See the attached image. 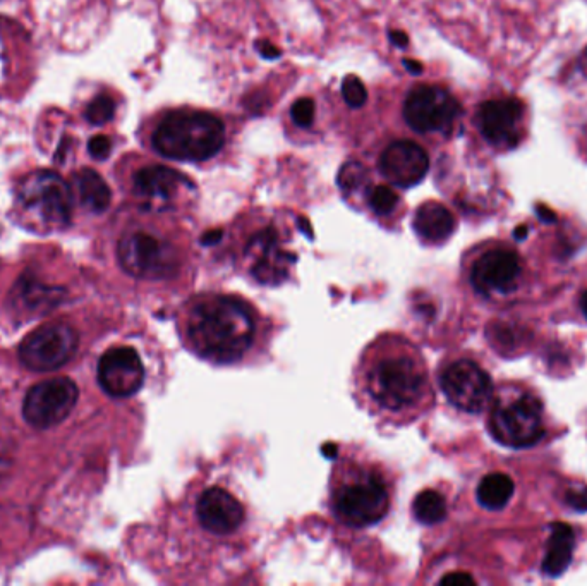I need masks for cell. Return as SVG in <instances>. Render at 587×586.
Listing matches in <instances>:
<instances>
[{"mask_svg":"<svg viewBox=\"0 0 587 586\" xmlns=\"http://www.w3.org/2000/svg\"><path fill=\"white\" fill-rule=\"evenodd\" d=\"M255 317L244 301L208 296L191 308L186 318L189 346L213 363H236L255 339Z\"/></svg>","mask_w":587,"mask_h":586,"instance_id":"cell-1","label":"cell"},{"mask_svg":"<svg viewBox=\"0 0 587 586\" xmlns=\"http://www.w3.org/2000/svg\"><path fill=\"white\" fill-rule=\"evenodd\" d=\"M366 389L378 408L404 415L418 408L428 394L423 361L407 349L380 356L368 370Z\"/></svg>","mask_w":587,"mask_h":586,"instance_id":"cell-2","label":"cell"},{"mask_svg":"<svg viewBox=\"0 0 587 586\" xmlns=\"http://www.w3.org/2000/svg\"><path fill=\"white\" fill-rule=\"evenodd\" d=\"M224 141V124L206 112H172L153 135L155 150L179 162L212 159L222 150Z\"/></svg>","mask_w":587,"mask_h":586,"instance_id":"cell-3","label":"cell"},{"mask_svg":"<svg viewBox=\"0 0 587 586\" xmlns=\"http://www.w3.org/2000/svg\"><path fill=\"white\" fill-rule=\"evenodd\" d=\"M16 202L26 224L38 231H59L71 222L73 190L57 172L28 174L18 186Z\"/></svg>","mask_w":587,"mask_h":586,"instance_id":"cell-4","label":"cell"},{"mask_svg":"<svg viewBox=\"0 0 587 586\" xmlns=\"http://www.w3.org/2000/svg\"><path fill=\"white\" fill-rule=\"evenodd\" d=\"M390 497L382 478L359 475L333 492V509L345 525L363 528L378 523L388 513Z\"/></svg>","mask_w":587,"mask_h":586,"instance_id":"cell-5","label":"cell"},{"mask_svg":"<svg viewBox=\"0 0 587 586\" xmlns=\"http://www.w3.org/2000/svg\"><path fill=\"white\" fill-rule=\"evenodd\" d=\"M491 434L512 449H524L538 444L543 434V406L529 394L515 397L510 403L498 404L491 413Z\"/></svg>","mask_w":587,"mask_h":586,"instance_id":"cell-6","label":"cell"},{"mask_svg":"<svg viewBox=\"0 0 587 586\" xmlns=\"http://www.w3.org/2000/svg\"><path fill=\"white\" fill-rule=\"evenodd\" d=\"M78 346V332L71 325H40L21 342L19 361L31 372H54L73 360Z\"/></svg>","mask_w":587,"mask_h":586,"instance_id":"cell-7","label":"cell"},{"mask_svg":"<svg viewBox=\"0 0 587 586\" xmlns=\"http://www.w3.org/2000/svg\"><path fill=\"white\" fill-rule=\"evenodd\" d=\"M78 385L66 377L43 380L26 392L23 416L31 427L47 430L61 425L78 403Z\"/></svg>","mask_w":587,"mask_h":586,"instance_id":"cell-8","label":"cell"},{"mask_svg":"<svg viewBox=\"0 0 587 586\" xmlns=\"http://www.w3.org/2000/svg\"><path fill=\"white\" fill-rule=\"evenodd\" d=\"M122 269L138 279H162L176 269V258L164 241L146 232H134L119 243Z\"/></svg>","mask_w":587,"mask_h":586,"instance_id":"cell-9","label":"cell"},{"mask_svg":"<svg viewBox=\"0 0 587 586\" xmlns=\"http://www.w3.org/2000/svg\"><path fill=\"white\" fill-rule=\"evenodd\" d=\"M460 107L450 93L440 86H419L404 104L407 124L418 133H435L452 128Z\"/></svg>","mask_w":587,"mask_h":586,"instance_id":"cell-10","label":"cell"},{"mask_svg":"<svg viewBox=\"0 0 587 586\" xmlns=\"http://www.w3.org/2000/svg\"><path fill=\"white\" fill-rule=\"evenodd\" d=\"M440 384L448 401L466 413H481L493 396L490 375L474 361L452 363L442 373Z\"/></svg>","mask_w":587,"mask_h":586,"instance_id":"cell-11","label":"cell"},{"mask_svg":"<svg viewBox=\"0 0 587 586\" xmlns=\"http://www.w3.org/2000/svg\"><path fill=\"white\" fill-rule=\"evenodd\" d=\"M98 384L112 397H131L145 382V367L136 349L112 348L98 361Z\"/></svg>","mask_w":587,"mask_h":586,"instance_id":"cell-12","label":"cell"},{"mask_svg":"<svg viewBox=\"0 0 587 586\" xmlns=\"http://www.w3.org/2000/svg\"><path fill=\"white\" fill-rule=\"evenodd\" d=\"M481 135L498 148H514L522 138L524 107L514 98L490 100L479 107Z\"/></svg>","mask_w":587,"mask_h":586,"instance_id":"cell-13","label":"cell"},{"mask_svg":"<svg viewBox=\"0 0 587 586\" xmlns=\"http://www.w3.org/2000/svg\"><path fill=\"white\" fill-rule=\"evenodd\" d=\"M521 277V262L514 251L491 250L474 263L471 281L476 291L485 296L509 294Z\"/></svg>","mask_w":587,"mask_h":586,"instance_id":"cell-14","label":"cell"},{"mask_svg":"<svg viewBox=\"0 0 587 586\" xmlns=\"http://www.w3.org/2000/svg\"><path fill=\"white\" fill-rule=\"evenodd\" d=\"M428 169V153L412 141H395L383 152L380 160L383 178L399 188H411L421 183Z\"/></svg>","mask_w":587,"mask_h":586,"instance_id":"cell-15","label":"cell"},{"mask_svg":"<svg viewBox=\"0 0 587 586\" xmlns=\"http://www.w3.org/2000/svg\"><path fill=\"white\" fill-rule=\"evenodd\" d=\"M248 255L251 258V274L256 281L268 286H275L287 279L294 255L282 250L277 234L273 231H263L251 239L248 246Z\"/></svg>","mask_w":587,"mask_h":586,"instance_id":"cell-16","label":"cell"},{"mask_svg":"<svg viewBox=\"0 0 587 586\" xmlns=\"http://www.w3.org/2000/svg\"><path fill=\"white\" fill-rule=\"evenodd\" d=\"M196 513L201 526L215 535L236 532L244 521L243 504L220 487L208 489L201 495Z\"/></svg>","mask_w":587,"mask_h":586,"instance_id":"cell-17","label":"cell"},{"mask_svg":"<svg viewBox=\"0 0 587 586\" xmlns=\"http://www.w3.org/2000/svg\"><path fill=\"white\" fill-rule=\"evenodd\" d=\"M184 183L186 179L179 172L164 165H152L136 172L134 193L150 202H169Z\"/></svg>","mask_w":587,"mask_h":586,"instance_id":"cell-18","label":"cell"},{"mask_svg":"<svg viewBox=\"0 0 587 586\" xmlns=\"http://www.w3.org/2000/svg\"><path fill=\"white\" fill-rule=\"evenodd\" d=\"M412 226L424 243L440 245L454 234L455 219L442 203L428 202L418 208Z\"/></svg>","mask_w":587,"mask_h":586,"instance_id":"cell-19","label":"cell"},{"mask_svg":"<svg viewBox=\"0 0 587 586\" xmlns=\"http://www.w3.org/2000/svg\"><path fill=\"white\" fill-rule=\"evenodd\" d=\"M71 190L74 198L93 214H102L112 202L109 186L97 171L91 169H83L74 174Z\"/></svg>","mask_w":587,"mask_h":586,"instance_id":"cell-20","label":"cell"},{"mask_svg":"<svg viewBox=\"0 0 587 586\" xmlns=\"http://www.w3.org/2000/svg\"><path fill=\"white\" fill-rule=\"evenodd\" d=\"M574 530L565 523L551 525L550 540H548V552L543 561V573L551 578H557L565 573L572 562L574 554Z\"/></svg>","mask_w":587,"mask_h":586,"instance_id":"cell-21","label":"cell"},{"mask_svg":"<svg viewBox=\"0 0 587 586\" xmlns=\"http://www.w3.org/2000/svg\"><path fill=\"white\" fill-rule=\"evenodd\" d=\"M512 478L503 473H493L483 478L478 487V501L481 506L491 511H498L509 504L514 495Z\"/></svg>","mask_w":587,"mask_h":586,"instance_id":"cell-22","label":"cell"},{"mask_svg":"<svg viewBox=\"0 0 587 586\" xmlns=\"http://www.w3.org/2000/svg\"><path fill=\"white\" fill-rule=\"evenodd\" d=\"M414 518L423 525H436L447 516V502L436 490H424L412 504Z\"/></svg>","mask_w":587,"mask_h":586,"instance_id":"cell-23","label":"cell"},{"mask_svg":"<svg viewBox=\"0 0 587 586\" xmlns=\"http://www.w3.org/2000/svg\"><path fill=\"white\" fill-rule=\"evenodd\" d=\"M18 300L28 310H43V308L57 305V301L62 298L57 296L52 287L42 286L40 282L25 279V282H19Z\"/></svg>","mask_w":587,"mask_h":586,"instance_id":"cell-24","label":"cell"},{"mask_svg":"<svg viewBox=\"0 0 587 586\" xmlns=\"http://www.w3.org/2000/svg\"><path fill=\"white\" fill-rule=\"evenodd\" d=\"M368 181H370L368 171L359 162H347V164L342 165V169L339 171V178H337L340 190L344 191V193H349V195L366 188Z\"/></svg>","mask_w":587,"mask_h":586,"instance_id":"cell-25","label":"cell"},{"mask_svg":"<svg viewBox=\"0 0 587 586\" xmlns=\"http://www.w3.org/2000/svg\"><path fill=\"white\" fill-rule=\"evenodd\" d=\"M114 112V100H112L109 95H98V97L93 98L90 105L86 107L85 116L86 119H88V123L93 124V126H102V124L112 121Z\"/></svg>","mask_w":587,"mask_h":586,"instance_id":"cell-26","label":"cell"},{"mask_svg":"<svg viewBox=\"0 0 587 586\" xmlns=\"http://www.w3.org/2000/svg\"><path fill=\"white\" fill-rule=\"evenodd\" d=\"M399 203V196L388 186H376L368 193V205L376 215H388L394 212Z\"/></svg>","mask_w":587,"mask_h":586,"instance_id":"cell-27","label":"cell"},{"mask_svg":"<svg viewBox=\"0 0 587 586\" xmlns=\"http://www.w3.org/2000/svg\"><path fill=\"white\" fill-rule=\"evenodd\" d=\"M342 97H344L345 104L352 107V109H361L366 104L368 92L363 81L359 80L358 76H345L342 81Z\"/></svg>","mask_w":587,"mask_h":586,"instance_id":"cell-28","label":"cell"},{"mask_svg":"<svg viewBox=\"0 0 587 586\" xmlns=\"http://www.w3.org/2000/svg\"><path fill=\"white\" fill-rule=\"evenodd\" d=\"M292 121L301 126L309 128L315 121V102L311 98H301L296 104L292 105Z\"/></svg>","mask_w":587,"mask_h":586,"instance_id":"cell-29","label":"cell"},{"mask_svg":"<svg viewBox=\"0 0 587 586\" xmlns=\"http://www.w3.org/2000/svg\"><path fill=\"white\" fill-rule=\"evenodd\" d=\"M112 143L107 136H95L88 143V152L95 160H105L110 155Z\"/></svg>","mask_w":587,"mask_h":586,"instance_id":"cell-30","label":"cell"},{"mask_svg":"<svg viewBox=\"0 0 587 586\" xmlns=\"http://www.w3.org/2000/svg\"><path fill=\"white\" fill-rule=\"evenodd\" d=\"M565 501L579 513H587V487L572 489L565 495Z\"/></svg>","mask_w":587,"mask_h":586,"instance_id":"cell-31","label":"cell"},{"mask_svg":"<svg viewBox=\"0 0 587 586\" xmlns=\"http://www.w3.org/2000/svg\"><path fill=\"white\" fill-rule=\"evenodd\" d=\"M476 581H474L473 576L467 573H452L447 574L445 578L440 580V585L443 586H473Z\"/></svg>","mask_w":587,"mask_h":586,"instance_id":"cell-32","label":"cell"},{"mask_svg":"<svg viewBox=\"0 0 587 586\" xmlns=\"http://www.w3.org/2000/svg\"><path fill=\"white\" fill-rule=\"evenodd\" d=\"M256 49H258V52H260L263 59H279L280 54H282L280 49H277V47L270 42H258Z\"/></svg>","mask_w":587,"mask_h":586,"instance_id":"cell-33","label":"cell"},{"mask_svg":"<svg viewBox=\"0 0 587 586\" xmlns=\"http://www.w3.org/2000/svg\"><path fill=\"white\" fill-rule=\"evenodd\" d=\"M388 38H390V42L394 43L395 47H399V49H406L407 45H409V37H407L404 31H390V33H388Z\"/></svg>","mask_w":587,"mask_h":586,"instance_id":"cell-34","label":"cell"},{"mask_svg":"<svg viewBox=\"0 0 587 586\" xmlns=\"http://www.w3.org/2000/svg\"><path fill=\"white\" fill-rule=\"evenodd\" d=\"M220 239H222V231H210L201 238V243L205 246L215 245Z\"/></svg>","mask_w":587,"mask_h":586,"instance_id":"cell-35","label":"cell"},{"mask_svg":"<svg viewBox=\"0 0 587 586\" xmlns=\"http://www.w3.org/2000/svg\"><path fill=\"white\" fill-rule=\"evenodd\" d=\"M404 68L411 74L423 73V66L418 61H411V59H404Z\"/></svg>","mask_w":587,"mask_h":586,"instance_id":"cell-36","label":"cell"},{"mask_svg":"<svg viewBox=\"0 0 587 586\" xmlns=\"http://www.w3.org/2000/svg\"><path fill=\"white\" fill-rule=\"evenodd\" d=\"M538 215L539 219L545 220V222H555V219H557L550 208L546 207H538Z\"/></svg>","mask_w":587,"mask_h":586,"instance_id":"cell-37","label":"cell"},{"mask_svg":"<svg viewBox=\"0 0 587 586\" xmlns=\"http://www.w3.org/2000/svg\"><path fill=\"white\" fill-rule=\"evenodd\" d=\"M579 69L587 78V49L582 52L581 59H579Z\"/></svg>","mask_w":587,"mask_h":586,"instance_id":"cell-38","label":"cell"},{"mask_svg":"<svg viewBox=\"0 0 587 586\" xmlns=\"http://www.w3.org/2000/svg\"><path fill=\"white\" fill-rule=\"evenodd\" d=\"M526 236H527V227L526 226L517 227V229H515L514 238L517 239V241H521V239H526Z\"/></svg>","mask_w":587,"mask_h":586,"instance_id":"cell-39","label":"cell"},{"mask_svg":"<svg viewBox=\"0 0 587 586\" xmlns=\"http://www.w3.org/2000/svg\"><path fill=\"white\" fill-rule=\"evenodd\" d=\"M581 310L587 318V291L581 296Z\"/></svg>","mask_w":587,"mask_h":586,"instance_id":"cell-40","label":"cell"}]
</instances>
